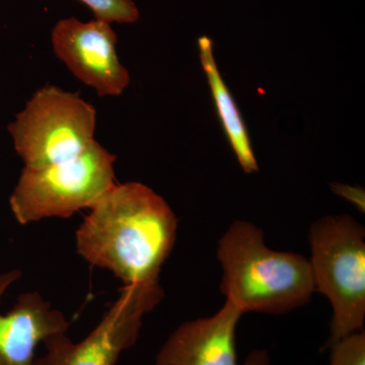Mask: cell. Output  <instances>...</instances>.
<instances>
[{
    "mask_svg": "<svg viewBox=\"0 0 365 365\" xmlns=\"http://www.w3.org/2000/svg\"><path fill=\"white\" fill-rule=\"evenodd\" d=\"M76 234V252L111 271L124 285L158 283L178 232V218L162 196L143 182L115 184Z\"/></svg>",
    "mask_w": 365,
    "mask_h": 365,
    "instance_id": "1",
    "label": "cell"
},
{
    "mask_svg": "<svg viewBox=\"0 0 365 365\" xmlns=\"http://www.w3.org/2000/svg\"><path fill=\"white\" fill-rule=\"evenodd\" d=\"M220 290L242 313L283 314L306 306L316 292L309 259L276 251L263 230L235 220L218 241Z\"/></svg>",
    "mask_w": 365,
    "mask_h": 365,
    "instance_id": "2",
    "label": "cell"
},
{
    "mask_svg": "<svg viewBox=\"0 0 365 365\" xmlns=\"http://www.w3.org/2000/svg\"><path fill=\"white\" fill-rule=\"evenodd\" d=\"M314 289L333 309L327 347L364 331L365 321V230L348 215H328L309 228Z\"/></svg>",
    "mask_w": 365,
    "mask_h": 365,
    "instance_id": "3",
    "label": "cell"
},
{
    "mask_svg": "<svg viewBox=\"0 0 365 365\" xmlns=\"http://www.w3.org/2000/svg\"><path fill=\"white\" fill-rule=\"evenodd\" d=\"M116 155L93 141L78 157L39 169L24 167L9 207L21 225L68 218L90 209L115 185Z\"/></svg>",
    "mask_w": 365,
    "mask_h": 365,
    "instance_id": "4",
    "label": "cell"
},
{
    "mask_svg": "<svg viewBox=\"0 0 365 365\" xmlns=\"http://www.w3.org/2000/svg\"><path fill=\"white\" fill-rule=\"evenodd\" d=\"M96 127L93 105L49 85L34 93L7 130L25 168L39 169L78 157L95 141Z\"/></svg>",
    "mask_w": 365,
    "mask_h": 365,
    "instance_id": "5",
    "label": "cell"
},
{
    "mask_svg": "<svg viewBox=\"0 0 365 365\" xmlns=\"http://www.w3.org/2000/svg\"><path fill=\"white\" fill-rule=\"evenodd\" d=\"M163 295L160 282L124 285L86 337L78 342L66 333L48 338L44 354L33 365H116L120 356L135 345L144 317L158 307Z\"/></svg>",
    "mask_w": 365,
    "mask_h": 365,
    "instance_id": "6",
    "label": "cell"
},
{
    "mask_svg": "<svg viewBox=\"0 0 365 365\" xmlns=\"http://www.w3.org/2000/svg\"><path fill=\"white\" fill-rule=\"evenodd\" d=\"M117 35L112 24L62 19L51 31L57 58L98 97H119L130 83V74L120 61Z\"/></svg>",
    "mask_w": 365,
    "mask_h": 365,
    "instance_id": "7",
    "label": "cell"
},
{
    "mask_svg": "<svg viewBox=\"0 0 365 365\" xmlns=\"http://www.w3.org/2000/svg\"><path fill=\"white\" fill-rule=\"evenodd\" d=\"M21 277L18 269L0 275V302ZM68 328L64 314L39 292L21 294L9 313H0V365H33L38 345Z\"/></svg>",
    "mask_w": 365,
    "mask_h": 365,
    "instance_id": "8",
    "label": "cell"
},
{
    "mask_svg": "<svg viewBox=\"0 0 365 365\" xmlns=\"http://www.w3.org/2000/svg\"><path fill=\"white\" fill-rule=\"evenodd\" d=\"M242 314L225 300L213 316L182 324L163 343L153 365H240L235 334Z\"/></svg>",
    "mask_w": 365,
    "mask_h": 365,
    "instance_id": "9",
    "label": "cell"
},
{
    "mask_svg": "<svg viewBox=\"0 0 365 365\" xmlns=\"http://www.w3.org/2000/svg\"><path fill=\"white\" fill-rule=\"evenodd\" d=\"M197 45L204 73L210 86L216 112L228 143L232 146L242 170L246 174L257 172L259 169L258 163L252 148L248 129L234 97L218 71L213 55L212 40L208 36H202L197 41Z\"/></svg>",
    "mask_w": 365,
    "mask_h": 365,
    "instance_id": "10",
    "label": "cell"
},
{
    "mask_svg": "<svg viewBox=\"0 0 365 365\" xmlns=\"http://www.w3.org/2000/svg\"><path fill=\"white\" fill-rule=\"evenodd\" d=\"M91 9L96 20L113 24H133L140 14L133 0H79Z\"/></svg>",
    "mask_w": 365,
    "mask_h": 365,
    "instance_id": "11",
    "label": "cell"
},
{
    "mask_svg": "<svg viewBox=\"0 0 365 365\" xmlns=\"http://www.w3.org/2000/svg\"><path fill=\"white\" fill-rule=\"evenodd\" d=\"M329 365H365V333H353L329 346Z\"/></svg>",
    "mask_w": 365,
    "mask_h": 365,
    "instance_id": "12",
    "label": "cell"
},
{
    "mask_svg": "<svg viewBox=\"0 0 365 365\" xmlns=\"http://www.w3.org/2000/svg\"><path fill=\"white\" fill-rule=\"evenodd\" d=\"M332 190L337 195L347 199L350 202L355 204L359 210L364 212V190L359 187H351L348 185L335 184L332 185Z\"/></svg>",
    "mask_w": 365,
    "mask_h": 365,
    "instance_id": "13",
    "label": "cell"
},
{
    "mask_svg": "<svg viewBox=\"0 0 365 365\" xmlns=\"http://www.w3.org/2000/svg\"><path fill=\"white\" fill-rule=\"evenodd\" d=\"M241 365H272V361L267 350L255 349L249 353Z\"/></svg>",
    "mask_w": 365,
    "mask_h": 365,
    "instance_id": "14",
    "label": "cell"
}]
</instances>
